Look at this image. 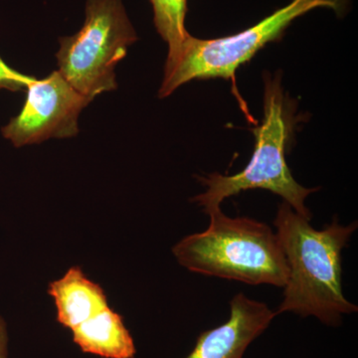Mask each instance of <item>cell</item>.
I'll list each match as a JSON object with an SVG mask.
<instances>
[{
	"mask_svg": "<svg viewBox=\"0 0 358 358\" xmlns=\"http://www.w3.org/2000/svg\"><path fill=\"white\" fill-rule=\"evenodd\" d=\"M282 201L274 225L288 264L289 277L277 315L293 313L317 317L322 324L338 327L345 315L357 312L345 298L341 284V252L357 222L341 225L336 219L317 230Z\"/></svg>",
	"mask_w": 358,
	"mask_h": 358,
	"instance_id": "obj_1",
	"label": "cell"
},
{
	"mask_svg": "<svg viewBox=\"0 0 358 358\" xmlns=\"http://www.w3.org/2000/svg\"><path fill=\"white\" fill-rule=\"evenodd\" d=\"M208 228L181 239L173 248L179 265L190 272L248 285L286 286L288 264L279 238L267 224L209 212Z\"/></svg>",
	"mask_w": 358,
	"mask_h": 358,
	"instance_id": "obj_2",
	"label": "cell"
},
{
	"mask_svg": "<svg viewBox=\"0 0 358 358\" xmlns=\"http://www.w3.org/2000/svg\"><path fill=\"white\" fill-rule=\"evenodd\" d=\"M264 81L263 122L253 129L256 143L249 164L234 176L212 173L200 176L206 192L192 201L208 214L220 208L224 200L233 195L259 188L279 195L296 213L310 220L312 214L306 206V199L317 189L301 185L287 164L286 150L293 131V117L287 106L281 79L267 74Z\"/></svg>",
	"mask_w": 358,
	"mask_h": 358,
	"instance_id": "obj_3",
	"label": "cell"
},
{
	"mask_svg": "<svg viewBox=\"0 0 358 358\" xmlns=\"http://www.w3.org/2000/svg\"><path fill=\"white\" fill-rule=\"evenodd\" d=\"M343 7L345 0H292L288 6L236 34L215 39L189 35L178 55L166 60L159 95L166 98L192 80L234 79L242 65L266 45L281 38L296 18L315 8L333 9L341 13Z\"/></svg>",
	"mask_w": 358,
	"mask_h": 358,
	"instance_id": "obj_4",
	"label": "cell"
},
{
	"mask_svg": "<svg viewBox=\"0 0 358 358\" xmlns=\"http://www.w3.org/2000/svg\"><path fill=\"white\" fill-rule=\"evenodd\" d=\"M136 40L122 0H88L83 27L59 40V72L73 88L93 101L117 89L115 66Z\"/></svg>",
	"mask_w": 358,
	"mask_h": 358,
	"instance_id": "obj_5",
	"label": "cell"
},
{
	"mask_svg": "<svg viewBox=\"0 0 358 358\" xmlns=\"http://www.w3.org/2000/svg\"><path fill=\"white\" fill-rule=\"evenodd\" d=\"M26 90L22 110L2 129L4 138L16 148L79 133L78 117L92 101L73 88L59 71L35 79Z\"/></svg>",
	"mask_w": 358,
	"mask_h": 358,
	"instance_id": "obj_6",
	"label": "cell"
},
{
	"mask_svg": "<svg viewBox=\"0 0 358 358\" xmlns=\"http://www.w3.org/2000/svg\"><path fill=\"white\" fill-rule=\"evenodd\" d=\"M277 313L262 301L237 294L227 322L200 334L186 358H243L247 348L268 329Z\"/></svg>",
	"mask_w": 358,
	"mask_h": 358,
	"instance_id": "obj_7",
	"label": "cell"
},
{
	"mask_svg": "<svg viewBox=\"0 0 358 358\" xmlns=\"http://www.w3.org/2000/svg\"><path fill=\"white\" fill-rule=\"evenodd\" d=\"M48 293L54 299L59 324L71 331L109 307L100 285L88 279L78 267L69 268L62 278L52 282Z\"/></svg>",
	"mask_w": 358,
	"mask_h": 358,
	"instance_id": "obj_8",
	"label": "cell"
},
{
	"mask_svg": "<svg viewBox=\"0 0 358 358\" xmlns=\"http://www.w3.org/2000/svg\"><path fill=\"white\" fill-rule=\"evenodd\" d=\"M73 341L84 352L103 358H134L133 336L119 313L110 307L73 329Z\"/></svg>",
	"mask_w": 358,
	"mask_h": 358,
	"instance_id": "obj_9",
	"label": "cell"
},
{
	"mask_svg": "<svg viewBox=\"0 0 358 358\" xmlns=\"http://www.w3.org/2000/svg\"><path fill=\"white\" fill-rule=\"evenodd\" d=\"M154 8V22L157 32L169 45L166 60L178 55L189 36L185 28L187 0H150Z\"/></svg>",
	"mask_w": 358,
	"mask_h": 358,
	"instance_id": "obj_10",
	"label": "cell"
},
{
	"mask_svg": "<svg viewBox=\"0 0 358 358\" xmlns=\"http://www.w3.org/2000/svg\"><path fill=\"white\" fill-rule=\"evenodd\" d=\"M35 79L36 78L22 74L9 67L0 57V90L22 91L23 89L27 88L28 85L32 83Z\"/></svg>",
	"mask_w": 358,
	"mask_h": 358,
	"instance_id": "obj_11",
	"label": "cell"
},
{
	"mask_svg": "<svg viewBox=\"0 0 358 358\" xmlns=\"http://www.w3.org/2000/svg\"><path fill=\"white\" fill-rule=\"evenodd\" d=\"M8 336H7V329L6 322L0 317V358H7L8 353Z\"/></svg>",
	"mask_w": 358,
	"mask_h": 358,
	"instance_id": "obj_12",
	"label": "cell"
}]
</instances>
